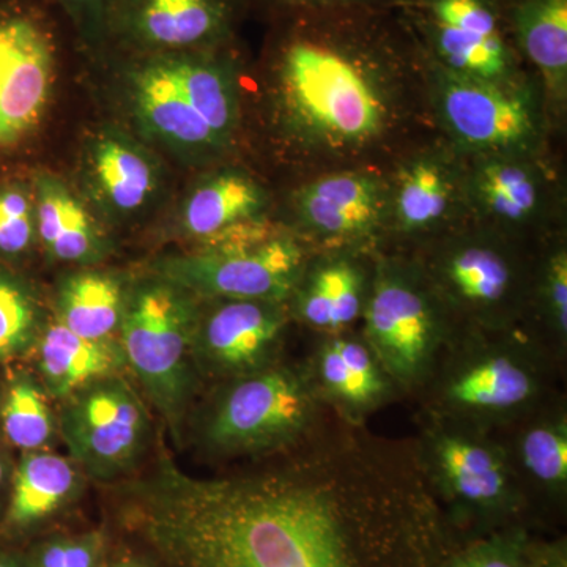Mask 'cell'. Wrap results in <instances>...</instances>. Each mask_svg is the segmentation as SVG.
Returning <instances> with one entry per match:
<instances>
[{"label":"cell","instance_id":"obj_9","mask_svg":"<svg viewBox=\"0 0 567 567\" xmlns=\"http://www.w3.org/2000/svg\"><path fill=\"white\" fill-rule=\"evenodd\" d=\"M420 268L447 317H462L470 331L509 330L528 301L524 264L495 234L447 238Z\"/></svg>","mask_w":567,"mask_h":567},{"label":"cell","instance_id":"obj_35","mask_svg":"<svg viewBox=\"0 0 567 567\" xmlns=\"http://www.w3.org/2000/svg\"><path fill=\"white\" fill-rule=\"evenodd\" d=\"M457 563L462 567H525L517 550L502 543L473 548L464 557L457 558Z\"/></svg>","mask_w":567,"mask_h":567},{"label":"cell","instance_id":"obj_2","mask_svg":"<svg viewBox=\"0 0 567 567\" xmlns=\"http://www.w3.org/2000/svg\"><path fill=\"white\" fill-rule=\"evenodd\" d=\"M264 52L271 115L305 152L372 151L399 117L398 84L423 63L401 11H300L271 20Z\"/></svg>","mask_w":567,"mask_h":567},{"label":"cell","instance_id":"obj_22","mask_svg":"<svg viewBox=\"0 0 567 567\" xmlns=\"http://www.w3.org/2000/svg\"><path fill=\"white\" fill-rule=\"evenodd\" d=\"M466 205L499 227L535 223L547 200V183L532 155L475 156L465 173Z\"/></svg>","mask_w":567,"mask_h":567},{"label":"cell","instance_id":"obj_8","mask_svg":"<svg viewBox=\"0 0 567 567\" xmlns=\"http://www.w3.org/2000/svg\"><path fill=\"white\" fill-rule=\"evenodd\" d=\"M308 262L300 238L260 226L235 240L163 257L153 270L196 298L286 303Z\"/></svg>","mask_w":567,"mask_h":567},{"label":"cell","instance_id":"obj_33","mask_svg":"<svg viewBox=\"0 0 567 567\" xmlns=\"http://www.w3.org/2000/svg\"><path fill=\"white\" fill-rule=\"evenodd\" d=\"M73 29L82 51L99 59L106 50L107 21L115 0H48Z\"/></svg>","mask_w":567,"mask_h":567},{"label":"cell","instance_id":"obj_37","mask_svg":"<svg viewBox=\"0 0 567 567\" xmlns=\"http://www.w3.org/2000/svg\"><path fill=\"white\" fill-rule=\"evenodd\" d=\"M447 567H462V566L458 565L457 559H456V561L451 563V565Z\"/></svg>","mask_w":567,"mask_h":567},{"label":"cell","instance_id":"obj_38","mask_svg":"<svg viewBox=\"0 0 567 567\" xmlns=\"http://www.w3.org/2000/svg\"><path fill=\"white\" fill-rule=\"evenodd\" d=\"M2 473H3L2 464H0V483H2Z\"/></svg>","mask_w":567,"mask_h":567},{"label":"cell","instance_id":"obj_4","mask_svg":"<svg viewBox=\"0 0 567 567\" xmlns=\"http://www.w3.org/2000/svg\"><path fill=\"white\" fill-rule=\"evenodd\" d=\"M503 333L451 336L425 382L436 416L481 429L536 412L548 385L544 357L536 344Z\"/></svg>","mask_w":567,"mask_h":567},{"label":"cell","instance_id":"obj_28","mask_svg":"<svg viewBox=\"0 0 567 567\" xmlns=\"http://www.w3.org/2000/svg\"><path fill=\"white\" fill-rule=\"evenodd\" d=\"M514 470L548 492H565L567 484V421L561 413L540 415L518 432Z\"/></svg>","mask_w":567,"mask_h":567},{"label":"cell","instance_id":"obj_24","mask_svg":"<svg viewBox=\"0 0 567 567\" xmlns=\"http://www.w3.org/2000/svg\"><path fill=\"white\" fill-rule=\"evenodd\" d=\"M518 59L532 63L557 102L567 93V0H498Z\"/></svg>","mask_w":567,"mask_h":567},{"label":"cell","instance_id":"obj_36","mask_svg":"<svg viewBox=\"0 0 567 567\" xmlns=\"http://www.w3.org/2000/svg\"><path fill=\"white\" fill-rule=\"evenodd\" d=\"M93 550L87 544H55L47 548L41 567H92Z\"/></svg>","mask_w":567,"mask_h":567},{"label":"cell","instance_id":"obj_20","mask_svg":"<svg viewBox=\"0 0 567 567\" xmlns=\"http://www.w3.org/2000/svg\"><path fill=\"white\" fill-rule=\"evenodd\" d=\"M386 186L388 226L405 235L435 233L466 205L465 173L445 153L409 156Z\"/></svg>","mask_w":567,"mask_h":567},{"label":"cell","instance_id":"obj_39","mask_svg":"<svg viewBox=\"0 0 567 567\" xmlns=\"http://www.w3.org/2000/svg\"><path fill=\"white\" fill-rule=\"evenodd\" d=\"M0 567H9V566L3 565V563H2V561H0Z\"/></svg>","mask_w":567,"mask_h":567},{"label":"cell","instance_id":"obj_30","mask_svg":"<svg viewBox=\"0 0 567 567\" xmlns=\"http://www.w3.org/2000/svg\"><path fill=\"white\" fill-rule=\"evenodd\" d=\"M3 427L10 442L22 450H37L50 439V406L29 380H20L10 388L3 406Z\"/></svg>","mask_w":567,"mask_h":567},{"label":"cell","instance_id":"obj_15","mask_svg":"<svg viewBox=\"0 0 567 567\" xmlns=\"http://www.w3.org/2000/svg\"><path fill=\"white\" fill-rule=\"evenodd\" d=\"M423 466L450 498L462 505L498 513L516 505V470L509 454L481 429L439 417L425 435Z\"/></svg>","mask_w":567,"mask_h":567},{"label":"cell","instance_id":"obj_12","mask_svg":"<svg viewBox=\"0 0 567 567\" xmlns=\"http://www.w3.org/2000/svg\"><path fill=\"white\" fill-rule=\"evenodd\" d=\"M425 59L458 76L520 81L498 0H406L399 9Z\"/></svg>","mask_w":567,"mask_h":567},{"label":"cell","instance_id":"obj_23","mask_svg":"<svg viewBox=\"0 0 567 567\" xmlns=\"http://www.w3.org/2000/svg\"><path fill=\"white\" fill-rule=\"evenodd\" d=\"M369 282L371 276L349 254L319 257L306 265L290 297L295 315L322 333H344L363 316Z\"/></svg>","mask_w":567,"mask_h":567},{"label":"cell","instance_id":"obj_32","mask_svg":"<svg viewBox=\"0 0 567 567\" xmlns=\"http://www.w3.org/2000/svg\"><path fill=\"white\" fill-rule=\"evenodd\" d=\"M536 298L548 333L557 347L567 339V252L557 248L547 257L536 282Z\"/></svg>","mask_w":567,"mask_h":567},{"label":"cell","instance_id":"obj_11","mask_svg":"<svg viewBox=\"0 0 567 567\" xmlns=\"http://www.w3.org/2000/svg\"><path fill=\"white\" fill-rule=\"evenodd\" d=\"M312 380L292 369L268 368L237 377L205 425L208 445L223 453H260L297 442L315 421Z\"/></svg>","mask_w":567,"mask_h":567},{"label":"cell","instance_id":"obj_7","mask_svg":"<svg viewBox=\"0 0 567 567\" xmlns=\"http://www.w3.org/2000/svg\"><path fill=\"white\" fill-rule=\"evenodd\" d=\"M363 339L391 383L423 386L451 339L450 317L415 265H375L363 309Z\"/></svg>","mask_w":567,"mask_h":567},{"label":"cell","instance_id":"obj_16","mask_svg":"<svg viewBox=\"0 0 567 567\" xmlns=\"http://www.w3.org/2000/svg\"><path fill=\"white\" fill-rule=\"evenodd\" d=\"M62 431L81 464L99 475H112L142 453L148 420L132 388L111 379L85 388L70 402Z\"/></svg>","mask_w":567,"mask_h":567},{"label":"cell","instance_id":"obj_5","mask_svg":"<svg viewBox=\"0 0 567 567\" xmlns=\"http://www.w3.org/2000/svg\"><path fill=\"white\" fill-rule=\"evenodd\" d=\"M71 44L80 41L48 0H0V158L47 125Z\"/></svg>","mask_w":567,"mask_h":567},{"label":"cell","instance_id":"obj_25","mask_svg":"<svg viewBox=\"0 0 567 567\" xmlns=\"http://www.w3.org/2000/svg\"><path fill=\"white\" fill-rule=\"evenodd\" d=\"M126 286L122 276L81 270L63 279L58 292V320L91 341H107L121 328Z\"/></svg>","mask_w":567,"mask_h":567},{"label":"cell","instance_id":"obj_18","mask_svg":"<svg viewBox=\"0 0 567 567\" xmlns=\"http://www.w3.org/2000/svg\"><path fill=\"white\" fill-rule=\"evenodd\" d=\"M199 312L194 352L219 374H252L270 365L289 322L284 301L213 300Z\"/></svg>","mask_w":567,"mask_h":567},{"label":"cell","instance_id":"obj_17","mask_svg":"<svg viewBox=\"0 0 567 567\" xmlns=\"http://www.w3.org/2000/svg\"><path fill=\"white\" fill-rule=\"evenodd\" d=\"M292 208L306 233L324 244H361L388 227L386 182L369 171H336L305 183Z\"/></svg>","mask_w":567,"mask_h":567},{"label":"cell","instance_id":"obj_6","mask_svg":"<svg viewBox=\"0 0 567 567\" xmlns=\"http://www.w3.org/2000/svg\"><path fill=\"white\" fill-rule=\"evenodd\" d=\"M197 298L153 274L130 286L123 309L122 350L159 412L181 424L193 393L192 352Z\"/></svg>","mask_w":567,"mask_h":567},{"label":"cell","instance_id":"obj_27","mask_svg":"<svg viewBox=\"0 0 567 567\" xmlns=\"http://www.w3.org/2000/svg\"><path fill=\"white\" fill-rule=\"evenodd\" d=\"M74 486L73 466L54 454H32L14 476L10 520L25 525L47 517L61 506Z\"/></svg>","mask_w":567,"mask_h":567},{"label":"cell","instance_id":"obj_1","mask_svg":"<svg viewBox=\"0 0 567 567\" xmlns=\"http://www.w3.org/2000/svg\"><path fill=\"white\" fill-rule=\"evenodd\" d=\"M365 462L194 480L174 466L141 488L145 532L175 567H358L347 498Z\"/></svg>","mask_w":567,"mask_h":567},{"label":"cell","instance_id":"obj_34","mask_svg":"<svg viewBox=\"0 0 567 567\" xmlns=\"http://www.w3.org/2000/svg\"><path fill=\"white\" fill-rule=\"evenodd\" d=\"M406 0H249V9H260L275 18L300 11L341 9H393L399 10Z\"/></svg>","mask_w":567,"mask_h":567},{"label":"cell","instance_id":"obj_14","mask_svg":"<svg viewBox=\"0 0 567 567\" xmlns=\"http://www.w3.org/2000/svg\"><path fill=\"white\" fill-rule=\"evenodd\" d=\"M248 10L249 0H115L104 52L169 54L227 47Z\"/></svg>","mask_w":567,"mask_h":567},{"label":"cell","instance_id":"obj_31","mask_svg":"<svg viewBox=\"0 0 567 567\" xmlns=\"http://www.w3.org/2000/svg\"><path fill=\"white\" fill-rule=\"evenodd\" d=\"M37 323L32 295L10 276L0 274V358L29 341Z\"/></svg>","mask_w":567,"mask_h":567},{"label":"cell","instance_id":"obj_29","mask_svg":"<svg viewBox=\"0 0 567 567\" xmlns=\"http://www.w3.org/2000/svg\"><path fill=\"white\" fill-rule=\"evenodd\" d=\"M37 244L32 178H3L0 181V257L21 259Z\"/></svg>","mask_w":567,"mask_h":567},{"label":"cell","instance_id":"obj_21","mask_svg":"<svg viewBox=\"0 0 567 567\" xmlns=\"http://www.w3.org/2000/svg\"><path fill=\"white\" fill-rule=\"evenodd\" d=\"M35 200L37 240L51 259L93 265L110 254L106 223L74 183L48 169L31 175Z\"/></svg>","mask_w":567,"mask_h":567},{"label":"cell","instance_id":"obj_19","mask_svg":"<svg viewBox=\"0 0 567 567\" xmlns=\"http://www.w3.org/2000/svg\"><path fill=\"white\" fill-rule=\"evenodd\" d=\"M270 196L262 183L238 167H216L183 194L173 215V230L207 246L249 224L262 221Z\"/></svg>","mask_w":567,"mask_h":567},{"label":"cell","instance_id":"obj_10","mask_svg":"<svg viewBox=\"0 0 567 567\" xmlns=\"http://www.w3.org/2000/svg\"><path fill=\"white\" fill-rule=\"evenodd\" d=\"M423 73L436 117L457 148L475 156L536 151L543 122L532 93L518 85L522 81L498 84L458 76L424 55Z\"/></svg>","mask_w":567,"mask_h":567},{"label":"cell","instance_id":"obj_3","mask_svg":"<svg viewBox=\"0 0 567 567\" xmlns=\"http://www.w3.org/2000/svg\"><path fill=\"white\" fill-rule=\"evenodd\" d=\"M130 132L186 166L218 163L241 125V59L235 43L169 54L104 52Z\"/></svg>","mask_w":567,"mask_h":567},{"label":"cell","instance_id":"obj_26","mask_svg":"<svg viewBox=\"0 0 567 567\" xmlns=\"http://www.w3.org/2000/svg\"><path fill=\"white\" fill-rule=\"evenodd\" d=\"M40 354L44 380L52 393L61 398L110 375L117 364V354L110 342L82 338L59 320L44 331Z\"/></svg>","mask_w":567,"mask_h":567},{"label":"cell","instance_id":"obj_13","mask_svg":"<svg viewBox=\"0 0 567 567\" xmlns=\"http://www.w3.org/2000/svg\"><path fill=\"white\" fill-rule=\"evenodd\" d=\"M74 183L106 226H128L155 212L166 189L158 152L128 128L102 123L85 133Z\"/></svg>","mask_w":567,"mask_h":567}]
</instances>
